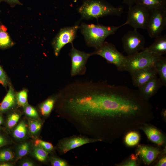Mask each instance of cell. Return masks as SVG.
<instances>
[{
  "label": "cell",
  "instance_id": "1",
  "mask_svg": "<svg viewBox=\"0 0 166 166\" xmlns=\"http://www.w3.org/2000/svg\"><path fill=\"white\" fill-rule=\"evenodd\" d=\"M74 112L88 137L111 143L152 120V105L138 90L105 81H88L77 91Z\"/></svg>",
  "mask_w": 166,
  "mask_h": 166
},
{
  "label": "cell",
  "instance_id": "2",
  "mask_svg": "<svg viewBox=\"0 0 166 166\" xmlns=\"http://www.w3.org/2000/svg\"><path fill=\"white\" fill-rule=\"evenodd\" d=\"M78 12L82 19L89 20L109 15L120 16L124 11L122 7L114 6L104 0H85Z\"/></svg>",
  "mask_w": 166,
  "mask_h": 166
},
{
  "label": "cell",
  "instance_id": "3",
  "mask_svg": "<svg viewBox=\"0 0 166 166\" xmlns=\"http://www.w3.org/2000/svg\"><path fill=\"white\" fill-rule=\"evenodd\" d=\"M126 25L125 22L118 26L82 23L79 28L88 46L96 49L103 43L107 37L113 34L119 29Z\"/></svg>",
  "mask_w": 166,
  "mask_h": 166
},
{
  "label": "cell",
  "instance_id": "4",
  "mask_svg": "<svg viewBox=\"0 0 166 166\" xmlns=\"http://www.w3.org/2000/svg\"><path fill=\"white\" fill-rule=\"evenodd\" d=\"M159 57L144 50L134 54L126 56L124 71L130 73L139 69L154 65Z\"/></svg>",
  "mask_w": 166,
  "mask_h": 166
},
{
  "label": "cell",
  "instance_id": "5",
  "mask_svg": "<svg viewBox=\"0 0 166 166\" xmlns=\"http://www.w3.org/2000/svg\"><path fill=\"white\" fill-rule=\"evenodd\" d=\"M91 53L92 56L97 55L101 56L108 63L115 65L119 71H124L126 56L119 52L113 44L105 42L99 47Z\"/></svg>",
  "mask_w": 166,
  "mask_h": 166
},
{
  "label": "cell",
  "instance_id": "6",
  "mask_svg": "<svg viewBox=\"0 0 166 166\" xmlns=\"http://www.w3.org/2000/svg\"><path fill=\"white\" fill-rule=\"evenodd\" d=\"M149 16V10L140 4H135L128 9L127 19L125 22L134 28L146 29Z\"/></svg>",
  "mask_w": 166,
  "mask_h": 166
},
{
  "label": "cell",
  "instance_id": "7",
  "mask_svg": "<svg viewBox=\"0 0 166 166\" xmlns=\"http://www.w3.org/2000/svg\"><path fill=\"white\" fill-rule=\"evenodd\" d=\"M166 28V8L150 11L146 29L150 37L155 38L159 36Z\"/></svg>",
  "mask_w": 166,
  "mask_h": 166
},
{
  "label": "cell",
  "instance_id": "8",
  "mask_svg": "<svg viewBox=\"0 0 166 166\" xmlns=\"http://www.w3.org/2000/svg\"><path fill=\"white\" fill-rule=\"evenodd\" d=\"M121 40L124 51L128 55L136 54L144 48L145 38L136 30L128 31Z\"/></svg>",
  "mask_w": 166,
  "mask_h": 166
},
{
  "label": "cell",
  "instance_id": "9",
  "mask_svg": "<svg viewBox=\"0 0 166 166\" xmlns=\"http://www.w3.org/2000/svg\"><path fill=\"white\" fill-rule=\"evenodd\" d=\"M69 56L70 57L71 67L70 75L72 77L77 75H83L86 70V65L91 53H88L76 49L71 44Z\"/></svg>",
  "mask_w": 166,
  "mask_h": 166
},
{
  "label": "cell",
  "instance_id": "10",
  "mask_svg": "<svg viewBox=\"0 0 166 166\" xmlns=\"http://www.w3.org/2000/svg\"><path fill=\"white\" fill-rule=\"evenodd\" d=\"M80 26L77 25L61 29L54 39L52 45L54 53L57 56L61 49L67 44L73 43Z\"/></svg>",
  "mask_w": 166,
  "mask_h": 166
},
{
  "label": "cell",
  "instance_id": "11",
  "mask_svg": "<svg viewBox=\"0 0 166 166\" xmlns=\"http://www.w3.org/2000/svg\"><path fill=\"white\" fill-rule=\"evenodd\" d=\"M98 140L85 136H74L63 139L59 144V148L61 152L65 153L71 149L83 145L96 142Z\"/></svg>",
  "mask_w": 166,
  "mask_h": 166
},
{
  "label": "cell",
  "instance_id": "12",
  "mask_svg": "<svg viewBox=\"0 0 166 166\" xmlns=\"http://www.w3.org/2000/svg\"><path fill=\"white\" fill-rule=\"evenodd\" d=\"M130 73L132 77L133 84L135 87L138 88L145 84L157 74L154 65L139 69Z\"/></svg>",
  "mask_w": 166,
  "mask_h": 166
},
{
  "label": "cell",
  "instance_id": "13",
  "mask_svg": "<svg viewBox=\"0 0 166 166\" xmlns=\"http://www.w3.org/2000/svg\"><path fill=\"white\" fill-rule=\"evenodd\" d=\"M163 86L160 79L156 75L138 88V91L141 97L148 101Z\"/></svg>",
  "mask_w": 166,
  "mask_h": 166
},
{
  "label": "cell",
  "instance_id": "14",
  "mask_svg": "<svg viewBox=\"0 0 166 166\" xmlns=\"http://www.w3.org/2000/svg\"><path fill=\"white\" fill-rule=\"evenodd\" d=\"M160 152L157 148L140 145L137 149L136 156H138L145 164L149 165L156 159Z\"/></svg>",
  "mask_w": 166,
  "mask_h": 166
},
{
  "label": "cell",
  "instance_id": "15",
  "mask_svg": "<svg viewBox=\"0 0 166 166\" xmlns=\"http://www.w3.org/2000/svg\"><path fill=\"white\" fill-rule=\"evenodd\" d=\"M152 142L158 145H162L165 141L164 136L157 128L148 124H144L140 128Z\"/></svg>",
  "mask_w": 166,
  "mask_h": 166
},
{
  "label": "cell",
  "instance_id": "16",
  "mask_svg": "<svg viewBox=\"0 0 166 166\" xmlns=\"http://www.w3.org/2000/svg\"><path fill=\"white\" fill-rule=\"evenodd\" d=\"M155 38L153 43L143 50L149 52L156 56H162L166 53V35H160Z\"/></svg>",
  "mask_w": 166,
  "mask_h": 166
},
{
  "label": "cell",
  "instance_id": "17",
  "mask_svg": "<svg viewBox=\"0 0 166 166\" xmlns=\"http://www.w3.org/2000/svg\"><path fill=\"white\" fill-rule=\"evenodd\" d=\"M16 101V94L12 86L10 85L7 93L0 105V112H4L12 108Z\"/></svg>",
  "mask_w": 166,
  "mask_h": 166
},
{
  "label": "cell",
  "instance_id": "18",
  "mask_svg": "<svg viewBox=\"0 0 166 166\" xmlns=\"http://www.w3.org/2000/svg\"><path fill=\"white\" fill-rule=\"evenodd\" d=\"M157 74L164 86H166V58L161 56L157 59L154 64Z\"/></svg>",
  "mask_w": 166,
  "mask_h": 166
},
{
  "label": "cell",
  "instance_id": "19",
  "mask_svg": "<svg viewBox=\"0 0 166 166\" xmlns=\"http://www.w3.org/2000/svg\"><path fill=\"white\" fill-rule=\"evenodd\" d=\"M7 30L6 27L0 22V49L8 48L14 45Z\"/></svg>",
  "mask_w": 166,
  "mask_h": 166
},
{
  "label": "cell",
  "instance_id": "20",
  "mask_svg": "<svg viewBox=\"0 0 166 166\" xmlns=\"http://www.w3.org/2000/svg\"><path fill=\"white\" fill-rule=\"evenodd\" d=\"M135 4L143 6L149 11L153 9L166 8V0H136Z\"/></svg>",
  "mask_w": 166,
  "mask_h": 166
},
{
  "label": "cell",
  "instance_id": "21",
  "mask_svg": "<svg viewBox=\"0 0 166 166\" xmlns=\"http://www.w3.org/2000/svg\"><path fill=\"white\" fill-rule=\"evenodd\" d=\"M57 96L51 97L41 105L40 109L42 114L44 116H47L51 112L56 102Z\"/></svg>",
  "mask_w": 166,
  "mask_h": 166
},
{
  "label": "cell",
  "instance_id": "22",
  "mask_svg": "<svg viewBox=\"0 0 166 166\" xmlns=\"http://www.w3.org/2000/svg\"><path fill=\"white\" fill-rule=\"evenodd\" d=\"M140 140V136L135 131H131L126 134L124 141L126 144L129 146L137 145Z\"/></svg>",
  "mask_w": 166,
  "mask_h": 166
},
{
  "label": "cell",
  "instance_id": "23",
  "mask_svg": "<svg viewBox=\"0 0 166 166\" xmlns=\"http://www.w3.org/2000/svg\"><path fill=\"white\" fill-rule=\"evenodd\" d=\"M26 125L23 121H22L15 129L13 132L14 136L17 138L22 139L26 136Z\"/></svg>",
  "mask_w": 166,
  "mask_h": 166
},
{
  "label": "cell",
  "instance_id": "24",
  "mask_svg": "<svg viewBox=\"0 0 166 166\" xmlns=\"http://www.w3.org/2000/svg\"><path fill=\"white\" fill-rule=\"evenodd\" d=\"M27 91L26 89L18 92L16 94V101L18 105L24 106L27 104Z\"/></svg>",
  "mask_w": 166,
  "mask_h": 166
},
{
  "label": "cell",
  "instance_id": "25",
  "mask_svg": "<svg viewBox=\"0 0 166 166\" xmlns=\"http://www.w3.org/2000/svg\"><path fill=\"white\" fill-rule=\"evenodd\" d=\"M34 154L38 160L42 162L46 160L48 155L47 151L39 146H36L34 148Z\"/></svg>",
  "mask_w": 166,
  "mask_h": 166
},
{
  "label": "cell",
  "instance_id": "26",
  "mask_svg": "<svg viewBox=\"0 0 166 166\" xmlns=\"http://www.w3.org/2000/svg\"><path fill=\"white\" fill-rule=\"evenodd\" d=\"M138 165L137 156L134 154L131 155L130 157L123 162L118 164L120 166H137Z\"/></svg>",
  "mask_w": 166,
  "mask_h": 166
},
{
  "label": "cell",
  "instance_id": "27",
  "mask_svg": "<svg viewBox=\"0 0 166 166\" xmlns=\"http://www.w3.org/2000/svg\"><path fill=\"white\" fill-rule=\"evenodd\" d=\"M29 129L33 134L37 133L41 129L42 125L39 122L35 120H31L29 123Z\"/></svg>",
  "mask_w": 166,
  "mask_h": 166
},
{
  "label": "cell",
  "instance_id": "28",
  "mask_svg": "<svg viewBox=\"0 0 166 166\" xmlns=\"http://www.w3.org/2000/svg\"><path fill=\"white\" fill-rule=\"evenodd\" d=\"M34 144L35 146L41 147L47 151L52 150L53 148V146L51 143L41 140H36Z\"/></svg>",
  "mask_w": 166,
  "mask_h": 166
},
{
  "label": "cell",
  "instance_id": "29",
  "mask_svg": "<svg viewBox=\"0 0 166 166\" xmlns=\"http://www.w3.org/2000/svg\"><path fill=\"white\" fill-rule=\"evenodd\" d=\"M20 118V115L17 113L10 115L7 121V125L9 128H11L17 123Z\"/></svg>",
  "mask_w": 166,
  "mask_h": 166
},
{
  "label": "cell",
  "instance_id": "30",
  "mask_svg": "<svg viewBox=\"0 0 166 166\" xmlns=\"http://www.w3.org/2000/svg\"><path fill=\"white\" fill-rule=\"evenodd\" d=\"M29 150V145L27 143L21 144L19 147L17 151L18 158H21L26 155Z\"/></svg>",
  "mask_w": 166,
  "mask_h": 166
},
{
  "label": "cell",
  "instance_id": "31",
  "mask_svg": "<svg viewBox=\"0 0 166 166\" xmlns=\"http://www.w3.org/2000/svg\"><path fill=\"white\" fill-rule=\"evenodd\" d=\"M14 157L12 152L9 150H2L0 152V161H8L12 160Z\"/></svg>",
  "mask_w": 166,
  "mask_h": 166
},
{
  "label": "cell",
  "instance_id": "32",
  "mask_svg": "<svg viewBox=\"0 0 166 166\" xmlns=\"http://www.w3.org/2000/svg\"><path fill=\"white\" fill-rule=\"evenodd\" d=\"M25 106L24 112L27 116L33 118H37L38 115L35 108L27 104Z\"/></svg>",
  "mask_w": 166,
  "mask_h": 166
},
{
  "label": "cell",
  "instance_id": "33",
  "mask_svg": "<svg viewBox=\"0 0 166 166\" xmlns=\"http://www.w3.org/2000/svg\"><path fill=\"white\" fill-rule=\"evenodd\" d=\"M0 83L5 87H7L9 83L8 79L6 73L0 66Z\"/></svg>",
  "mask_w": 166,
  "mask_h": 166
},
{
  "label": "cell",
  "instance_id": "34",
  "mask_svg": "<svg viewBox=\"0 0 166 166\" xmlns=\"http://www.w3.org/2000/svg\"><path fill=\"white\" fill-rule=\"evenodd\" d=\"M51 165L53 166H67L68 164L65 160L56 157H52L51 159Z\"/></svg>",
  "mask_w": 166,
  "mask_h": 166
},
{
  "label": "cell",
  "instance_id": "35",
  "mask_svg": "<svg viewBox=\"0 0 166 166\" xmlns=\"http://www.w3.org/2000/svg\"><path fill=\"white\" fill-rule=\"evenodd\" d=\"M7 2L11 7H14L16 5L21 4L19 0H0V2Z\"/></svg>",
  "mask_w": 166,
  "mask_h": 166
},
{
  "label": "cell",
  "instance_id": "36",
  "mask_svg": "<svg viewBox=\"0 0 166 166\" xmlns=\"http://www.w3.org/2000/svg\"><path fill=\"white\" fill-rule=\"evenodd\" d=\"M166 157L165 156H164L160 159L156 166H166Z\"/></svg>",
  "mask_w": 166,
  "mask_h": 166
},
{
  "label": "cell",
  "instance_id": "37",
  "mask_svg": "<svg viewBox=\"0 0 166 166\" xmlns=\"http://www.w3.org/2000/svg\"><path fill=\"white\" fill-rule=\"evenodd\" d=\"M136 0H123V3L126 4L128 6V9L135 4Z\"/></svg>",
  "mask_w": 166,
  "mask_h": 166
},
{
  "label": "cell",
  "instance_id": "38",
  "mask_svg": "<svg viewBox=\"0 0 166 166\" xmlns=\"http://www.w3.org/2000/svg\"><path fill=\"white\" fill-rule=\"evenodd\" d=\"M7 143V141L5 138L0 135V147L5 145Z\"/></svg>",
  "mask_w": 166,
  "mask_h": 166
},
{
  "label": "cell",
  "instance_id": "39",
  "mask_svg": "<svg viewBox=\"0 0 166 166\" xmlns=\"http://www.w3.org/2000/svg\"><path fill=\"white\" fill-rule=\"evenodd\" d=\"M33 163L30 161H26L23 163L22 164V166H33Z\"/></svg>",
  "mask_w": 166,
  "mask_h": 166
},
{
  "label": "cell",
  "instance_id": "40",
  "mask_svg": "<svg viewBox=\"0 0 166 166\" xmlns=\"http://www.w3.org/2000/svg\"><path fill=\"white\" fill-rule=\"evenodd\" d=\"M11 165V164L7 163H4L0 164V166H10Z\"/></svg>",
  "mask_w": 166,
  "mask_h": 166
},
{
  "label": "cell",
  "instance_id": "41",
  "mask_svg": "<svg viewBox=\"0 0 166 166\" xmlns=\"http://www.w3.org/2000/svg\"><path fill=\"white\" fill-rule=\"evenodd\" d=\"M2 122V119L1 117L0 116V124H1Z\"/></svg>",
  "mask_w": 166,
  "mask_h": 166
},
{
  "label": "cell",
  "instance_id": "42",
  "mask_svg": "<svg viewBox=\"0 0 166 166\" xmlns=\"http://www.w3.org/2000/svg\"><path fill=\"white\" fill-rule=\"evenodd\" d=\"M0 12H1V11H0Z\"/></svg>",
  "mask_w": 166,
  "mask_h": 166
}]
</instances>
